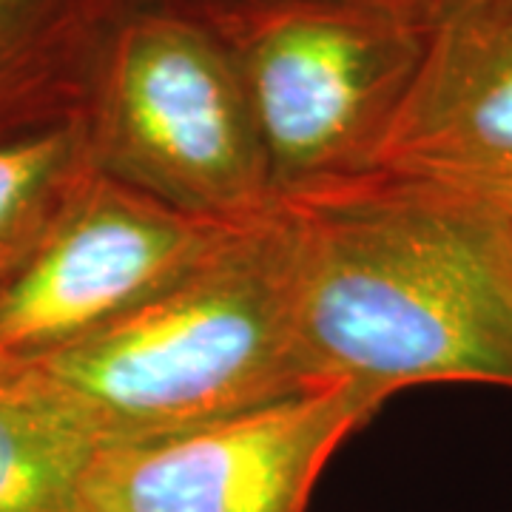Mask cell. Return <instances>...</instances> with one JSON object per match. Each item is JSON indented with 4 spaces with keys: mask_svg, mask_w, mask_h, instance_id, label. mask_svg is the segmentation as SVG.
<instances>
[{
    "mask_svg": "<svg viewBox=\"0 0 512 512\" xmlns=\"http://www.w3.org/2000/svg\"><path fill=\"white\" fill-rule=\"evenodd\" d=\"M225 228L94 168L0 285V359H40L103 328L188 268Z\"/></svg>",
    "mask_w": 512,
    "mask_h": 512,
    "instance_id": "cell-6",
    "label": "cell"
},
{
    "mask_svg": "<svg viewBox=\"0 0 512 512\" xmlns=\"http://www.w3.org/2000/svg\"><path fill=\"white\" fill-rule=\"evenodd\" d=\"M379 174L512 208V0H444Z\"/></svg>",
    "mask_w": 512,
    "mask_h": 512,
    "instance_id": "cell-7",
    "label": "cell"
},
{
    "mask_svg": "<svg viewBox=\"0 0 512 512\" xmlns=\"http://www.w3.org/2000/svg\"><path fill=\"white\" fill-rule=\"evenodd\" d=\"M180 3V0H177ZM444 0L185 3L234 60L276 197L373 174Z\"/></svg>",
    "mask_w": 512,
    "mask_h": 512,
    "instance_id": "cell-4",
    "label": "cell"
},
{
    "mask_svg": "<svg viewBox=\"0 0 512 512\" xmlns=\"http://www.w3.org/2000/svg\"><path fill=\"white\" fill-rule=\"evenodd\" d=\"M92 171L80 117L0 137V285L35 251Z\"/></svg>",
    "mask_w": 512,
    "mask_h": 512,
    "instance_id": "cell-10",
    "label": "cell"
},
{
    "mask_svg": "<svg viewBox=\"0 0 512 512\" xmlns=\"http://www.w3.org/2000/svg\"><path fill=\"white\" fill-rule=\"evenodd\" d=\"M123 0H0V137L80 117Z\"/></svg>",
    "mask_w": 512,
    "mask_h": 512,
    "instance_id": "cell-8",
    "label": "cell"
},
{
    "mask_svg": "<svg viewBox=\"0 0 512 512\" xmlns=\"http://www.w3.org/2000/svg\"><path fill=\"white\" fill-rule=\"evenodd\" d=\"M296 339L316 387L512 390L510 208L365 174L279 197Z\"/></svg>",
    "mask_w": 512,
    "mask_h": 512,
    "instance_id": "cell-1",
    "label": "cell"
},
{
    "mask_svg": "<svg viewBox=\"0 0 512 512\" xmlns=\"http://www.w3.org/2000/svg\"><path fill=\"white\" fill-rule=\"evenodd\" d=\"M103 444L174 433L313 390L282 208L225 228L163 288L29 359Z\"/></svg>",
    "mask_w": 512,
    "mask_h": 512,
    "instance_id": "cell-2",
    "label": "cell"
},
{
    "mask_svg": "<svg viewBox=\"0 0 512 512\" xmlns=\"http://www.w3.org/2000/svg\"><path fill=\"white\" fill-rule=\"evenodd\" d=\"M97 450L32 362L0 359V512H74Z\"/></svg>",
    "mask_w": 512,
    "mask_h": 512,
    "instance_id": "cell-9",
    "label": "cell"
},
{
    "mask_svg": "<svg viewBox=\"0 0 512 512\" xmlns=\"http://www.w3.org/2000/svg\"><path fill=\"white\" fill-rule=\"evenodd\" d=\"M382 410L348 384L94 453L74 512H308L345 441Z\"/></svg>",
    "mask_w": 512,
    "mask_h": 512,
    "instance_id": "cell-5",
    "label": "cell"
},
{
    "mask_svg": "<svg viewBox=\"0 0 512 512\" xmlns=\"http://www.w3.org/2000/svg\"><path fill=\"white\" fill-rule=\"evenodd\" d=\"M510 214H512V208H510Z\"/></svg>",
    "mask_w": 512,
    "mask_h": 512,
    "instance_id": "cell-12",
    "label": "cell"
},
{
    "mask_svg": "<svg viewBox=\"0 0 512 512\" xmlns=\"http://www.w3.org/2000/svg\"><path fill=\"white\" fill-rule=\"evenodd\" d=\"M80 120L97 171L183 214L237 225L279 202L234 60L185 3L123 0Z\"/></svg>",
    "mask_w": 512,
    "mask_h": 512,
    "instance_id": "cell-3",
    "label": "cell"
},
{
    "mask_svg": "<svg viewBox=\"0 0 512 512\" xmlns=\"http://www.w3.org/2000/svg\"><path fill=\"white\" fill-rule=\"evenodd\" d=\"M180 3H211V0H180Z\"/></svg>",
    "mask_w": 512,
    "mask_h": 512,
    "instance_id": "cell-11",
    "label": "cell"
}]
</instances>
